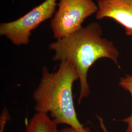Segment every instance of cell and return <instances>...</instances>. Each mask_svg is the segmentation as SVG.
I'll return each instance as SVG.
<instances>
[{
	"label": "cell",
	"instance_id": "obj_1",
	"mask_svg": "<svg viewBox=\"0 0 132 132\" xmlns=\"http://www.w3.org/2000/svg\"><path fill=\"white\" fill-rule=\"evenodd\" d=\"M102 35L100 24L92 22L75 33L57 39L48 46L49 49L54 52L53 60L69 62L77 71L80 83L78 104L90 95L88 72L95 62L101 58H108L120 68L118 49L113 42Z\"/></svg>",
	"mask_w": 132,
	"mask_h": 132
},
{
	"label": "cell",
	"instance_id": "obj_2",
	"mask_svg": "<svg viewBox=\"0 0 132 132\" xmlns=\"http://www.w3.org/2000/svg\"><path fill=\"white\" fill-rule=\"evenodd\" d=\"M58 70L49 71L46 67L33 94L36 113L50 114L57 125L66 124L81 132L86 128L79 121L74 104L72 88L79 80L76 68L70 62H60Z\"/></svg>",
	"mask_w": 132,
	"mask_h": 132
},
{
	"label": "cell",
	"instance_id": "obj_3",
	"mask_svg": "<svg viewBox=\"0 0 132 132\" xmlns=\"http://www.w3.org/2000/svg\"><path fill=\"white\" fill-rule=\"evenodd\" d=\"M98 9L93 0H59L51 22L54 37L59 39L75 33L82 27L85 19L96 14Z\"/></svg>",
	"mask_w": 132,
	"mask_h": 132
},
{
	"label": "cell",
	"instance_id": "obj_4",
	"mask_svg": "<svg viewBox=\"0 0 132 132\" xmlns=\"http://www.w3.org/2000/svg\"><path fill=\"white\" fill-rule=\"evenodd\" d=\"M58 1L45 0L18 19L1 23V36L7 38L16 46L28 44L32 31L43 22L52 19L58 5Z\"/></svg>",
	"mask_w": 132,
	"mask_h": 132
},
{
	"label": "cell",
	"instance_id": "obj_5",
	"mask_svg": "<svg viewBox=\"0 0 132 132\" xmlns=\"http://www.w3.org/2000/svg\"><path fill=\"white\" fill-rule=\"evenodd\" d=\"M95 18L113 19L124 28L128 36H132V0H97Z\"/></svg>",
	"mask_w": 132,
	"mask_h": 132
},
{
	"label": "cell",
	"instance_id": "obj_6",
	"mask_svg": "<svg viewBox=\"0 0 132 132\" xmlns=\"http://www.w3.org/2000/svg\"><path fill=\"white\" fill-rule=\"evenodd\" d=\"M57 124L47 114L36 113L26 124V132H58Z\"/></svg>",
	"mask_w": 132,
	"mask_h": 132
},
{
	"label": "cell",
	"instance_id": "obj_7",
	"mask_svg": "<svg viewBox=\"0 0 132 132\" xmlns=\"http://www.w3.org/2000/svg\"><path fill=\"white\" fill-rule=\"evenodd\" d=\"M119 85L123 89L130 92L132 98V76L126 75L124 77H121ZM122 121L127 124V128L125 132H132V109L130 116L123 119Z\"/></svg>",
	"mask_w": 132,
	"mask_h": 132
},
{
	"label": "cell",
	"instance_id": "obj_8",
	"mask_svg": "<svg viewBox=\"0 0 132 132\" xmlns=\"http://www.w3.org/2000/svg\"><path fill=\"white\" fill-rule=\"evenodd\" d=\"M10 118V113L7 109L4 107L0 116V132H4L6 124Z\"/></svg>",
	"mask_w": 132,
	"mask_h": 132
},
{
	"label": "cell",
	"instance_id": "obj_9",
	"mask_svg": "<svg viewBox=\"0 0 132 132\" xmlns=\"http://www.w3.org/2000/svg\"><path fill=\"white\" fill-rule=\"evenodd\" d=\"M58 132H81L80 131H78L76 129H75L73 128L69 127H66L63 128L61 130H59ZM90 132V129L89 128L86 127V129L85 132Z\"/></svg>",
	"mask_w": 132,
	"mask_h": 132
},
{
	"label": "cell",
	"instance_id": "obj_10",
	"mask_svg": "<svg viewBox=\"0 0 132 132\" xmlns=\"http://www.w3.org/2000/svg\"><path fill=\"white\" fill-rule=\"evenodd\" d=\"M98 120H99L100 126V127L101 128V129L102 130L103 132H108V131H107V128H106L103 119H102V118L99 117H98Z\"/></svg>",
	"mask_w": 132,
	"mask_h": 132
}]
</instances>
